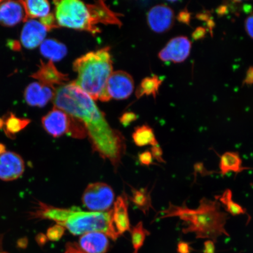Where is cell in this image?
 Instances as JSON below:
<instances>
[{"mask_svg":"<svg viewBox=\"0 0 253 253\" xmlns=\"http://www.w3.org/2000/svg\"><path fill=\"white\" fill-rule=\"evenodd\" d=\"M137 119V116L135 113L132 112H126L123 114L120 119V121L123 126H126L135 121Z\"/></svg>","mask_w":253,"mask_h":253,"instance_id":"836d02e7","label":"cell"},{"mask_svg":"<svg viewBox=\"0 0 253 253\" xmlns=\"http://www.w3.org/2000/svg\"><path fill=\"white\" fill-rule=\"evenodd\" d=\"M55 17L59 27L87 31L93 36L100 33L87 5L79 0L54 1Z\"/></svg>","mask_w":253,"mask_h":253,"instance_id":"5b68a950","label":"cell"},{"mask_svg":"<svg viewBox=\"0 0 253 253\" xmlns=\"http://www.w3.org/2000/svg\"><path fill=\"white\" fill-rule=\"evenodd\" d=\"M42 124L45 130L53 137L67 134L75 138L82 139L87 135L86 129L80 120L55 107L43 117Z\"/></svg>","mask_w":253,"mask_h":253,"instance_id":"8992f818","label":"cell"},{"mask_svg":"<svg viewBox=\"0 0 253 253\" xmlns=\"http://www.w3.org/2000/svg\"><path fill=\"white\" fill-rule=\"evenodd\" d=\"M6 152V147L4 144H3L0 142V156L3 154H4Z\"/></svg>","mask_w":253,"mask_h":253,"instance_id":"bcb514c9","label":"cell"},{"mask_svg":"<svg viewBox=\"0 0 253 253\" xmlns=\"http://www.w3.org/2000/svg\"><path fill=\"white\" fill-rule=\"evenodd\" d=\"M229 215L221 210V204L216 200L203 198L199 201L197 209L192 210L186 202L178 206L169 202V208L159 211L156 215L158 219L177 217L184 221L186 227L182 233H194L197 239H206L217 242L221 236H229L225 229Z\"/></svg>","mask_w":253,"mask_h":253,"instance_id":"7a4b0ae2","label":"cell"},{"mask_svg":"<svg viewBox=\"0 0 253 253\" xmlns=\"http://www.w3.org/2000/svg\"><path fill=\"white\" fill-rule=\"evenodd\" d=\"M132 196L131 200L135 207L141 210L145 214L149 211L150 209L154 210L152 205L151 192L148 191V188L136 189L131 188Z\"/></svg>","mask_w":253,"mask_h":253,"instance_id":"484cf974","label":"cell"},{"mask_svg":"<svg viewBox=\"0 0 253 253\" xmlns=\"http://www.w3.org/2000/svg\"><path fill=\"white\" fill-rule=\"evenodd\" d=\"M245 27L246 33L251 39H253V11L247 17Z\"/></svg>","mask_w":253,"mask_h":253,"instance_id":"d590c367","label":"cell"},{"mask_svg":"<svg viewBox=\"0 0 253 253\" xmlns=\"http://www.w3.org/2000/svg\"><path fill=\"white\" fill-rule=\"evenodd\" d=\"M36 240L38 245L41 247L45 245L47 241L46 236L43 233L38 234L36 237Z\"/></svg>","mask_w":253,"mask_h":253,"instance_id":"ee69618b","label":"cell"},{"mask_svg":"<svg viewBox=\"0 0 253 253\" xmlns=\"http://www.w3.org/2000/svg\"><path fill=\"white\" fill-rule=\"evenodd\" d=\"M4 119L0 118V129L4 128Z\"/></svg>","mask_w":253,"mask_h":253,"instance_id":"7dc6e473","label":"cell"},{"mask_svg":"<svg viewBox=\"0 0 253 253\" xmlns=\"http://www.w3.org/2000/svg\"><path fill=\"white\" fill-rule=\"evenodd\" d=\"M207 28L205 27H197L192 34V39L195 41L204 39L206 36H207Z\"/></svg>","mask_w":253,"mask_h":253,"instance_id":"e575fe53","label":"cell"},{"mask_svg":"<svg viewBox=\"0 0 253 253\" xmlns=\"http://www.w3.org/2000/svg\"><path fill=\"white\" fill-rule=\"evenodd\" d=\"M192 248L188 242L181 241L177 245V252L178 253H191Z\"/></svg>","mask_w":253,"mask_h":253,"instance_id":"8d00e7d4","label":"cell"},{"mask_svg":"<svg viewBox=\"0 0 253 253\" xmlns=\"http://www.w3.org/2000/svg\"><path fill=\"white\" fill-rule=\"evenodd\" d=\"M163 82V79L157 75L144 78L136 90V97L140 99L144 96H153L156 99Z\"/></svg>","mask_w":253,"mask_h":253,"instance_id":"7402d4cb","label":"cell"},{"mask_svg":"<svg viewBox=\"0 0 253 253\" xmlns=\"http://www.w3.org/2000/svg\"><path fill=\"white\" fill-rule=\"evenodd\" d=\"M65 253H86L82 251L79 248V246L76 243H68L66 245V249Z\"/></svg>","mask_w":253,"mask_h":253,"instance_id":"f35d334b","label":"cell"},{"mask_svg":"<svg viewBox=\"0 0 253 253\" xmlns=\"http://www.w3.org/2000/svg\"><path fill=\"white\" fill-rule=\"evenodd\" d=\"M115 199V193L105 183H90L84 190L82 202L88 210L95 212H104L109 210Z\"/></svg>","mask_w":253,"mask_h":253,"instance_id":"52a82bcc","label":"cell"},{"mask_svg":"<svg viewBox=\"0 0 253 253\" xmlns=\"http://www.w3.org/2000/svg\"><path fill=\"white\" fill-rule=\"evenodd\" d=\"M134 89L133 79L125 71L113 72L107 81L106 90L110 99H127L133 92Z\"/></svg>","mask_w":253,"mask_h":253,"instance_id":"ba28073f","label":"cell"},{"mask_svg":"<svg viewBox=\"0 0 253 253\" xmlns=\"http://www.w3.org/2000/svg\"><path fill=\"white\" fill-rule=\"evenodd\" d=\"M216 12L219 17H223L224 15L228 13L229 7L226 4L220 5L216 9Z\"/></svg>","mask_w":253,"mask_h":253,"instance_id":"7bdbcfd3","label":"cell"},{"mask_svg":"<svg viewBox=\"0 0 253 253\" xmlns=\"http://www.w3.org/2000/svg\"><path fill=\"white\" fill-rule=\"evenodd\" d=\"M253 84V66H251L246 72V77L243 82V86L248 85L251 86Z\"/></svg>","mask_w":253,"mask_h":253,"instance_id":"74e56055","label":"cell"},{"mask_svg":"<svg viewBox=\"0 0 253 253\" xmlns=\"http://www.w3.org/2000/svg\"><path fill=\"white\" fill-rule=\"evenodd\" d=\"M192 43L187 37L179 36L170 40L158 53V58L163 62L182 63L188 58Z\"/></svg>","mask_w":253,"mask_h":253,"instance_id":"9c48e42d","label":"cell"},{"mask_svg":"<svg viewBox=\"0 0 253 253\" xmlns=\"http://www.w3.org/2000/svg\"><path fill=\"white\" fill-rule=\"evenodd\" d=\"M27 20L23 1H7L0 2V24L13 27Z\"/></svg>","mask_w":253,"mask_h":253,"instance_id":"7c38bea8","label":"cell"},{"mask_svg":"<svg viewBox=\"0 0 253 253\" xmlns=\"http://www.w3.org/2000/svg\"><path fill=\"white\" fill-rule=\"evenodd\" d=\"M147 23L154 33H167L173 27L175 22V14L173 9L167 5L154 6L147 14Z\"/></svg>","mask_w":253,"mask_h":253,"instance_id":"30bf717a","label":"cell"},{"mask_svg":"<svg viewBox=\"0 0 253 253\" xmlns=\"http://www.w3.org/2000/svg\"><path fill=\"white\" fill-rule=\"evenodd\" d=\"M8 253L7 252H1V253Z\"/></svg>","mask_w":253,"mask_h":253,"instance_id":"c3c4849f","label":"cell"},{"mask_svg":"<svg viewBox=\"0 0 253 253\" xmlns=\"http://www.w3.org/2000/svg\"><path fill=\"white\" fill-rule=\"evenodd\" d=\"M47 30L43 25L34 20L26 21L22 30L21 42L25 48L33 49L41 45L45 40Z\"/></svg>","mask_w":253,"mask_h":253,"instance_id":"5bb4252c","label":"cell"},{"mask_svg":"<svg viewBox=\"0 0 253 253\" xmlns=\"http://www.w3.org/2000/svg\"><path fill=\"white\" fill-rule=\"evenodd\" d=\"M112 211L106 212L82 211L77 208H58L37 202L27 213L29 220H50L68 229L74 235L101 232L116 240L119 237L113 226Z\"/></svg>","mask_w":253,"mask_h":253,"instance_id":"3957f363","label":"cell"},{"mask_svg":"<svg viewBox=\"0 0 253 253\" xmlns=\"http://www.w3.org/2000/svg\"><path fill=\"white\" fill-rule=\"evenodd\" d=\"M194 171L193 175L194 176V183L197 181V177L198 174L202 176H209L212 175V174L216 173H219L215 170H209L206 169L204 166V164L202 163H196L194 166Z\"/></svg>","mask_w":253,"mask_h":253,"instance_id":"f1b7e54d","label":"cell"},{"mask_svg":"<svg viewBox=\"0 0 253 253\" xmlns=\"http://www.w3.org/2000/svg\"><path fill=\"white\" fill-rule=\"evenodd\" d=\"M7 46L12 50H14V51H20L21 49V44L17 41L8 40Z\"/></svg>","mask_w":253,"mask_h":253,"instance_id":"b9f144b4","label":"cell"},{"mask_svg":"<svg viewBox=\"0 0 253 253\" xmlns=\"http://www.w3.org/2000/svg\"><path fill=\"white\" fill-rule=\"evenodd\" d=\"M64 233V227L59 225V224H55L47 230L46 236L47 239L50 241L56 242L62 238Z\"/></svg>","mask_w":253,"mask_h":253,"instance_id":"83f0119b","label":"cell"},{"mask_svg":"<svg viewBox=\"0 0 253 253\" xmlns=\"http://www.w3.org/2000/svg\"><path fill=\"white\" fill-rule=\"evenodd\" d=\"M219 169V173L225 176L229 172L238 174L252 169L243 166V161L239 153L228 151L220 157Z\"/></svg>","mask_w":253,"mask_h":253,"instance_id":"d6986e66","label":"cell"},{"mask_svg":"<svg viewBox=\"0 0 253 253\" xmlns=\"http://www.w3.org/2000/svg\"><path fill=\"white\" fill-rule=\"evenodd\" d=\"M53 103L55 108L80 120L86 129L93 150L114 167H119L126 151L124 137L111 127L94 100L72 82L56 89Z\"/></svg>","mask_w":253,"mask_h":253,"instance_id":"6da1fadb","label":"cell"},{"mask_svg":"<svg viewBox=\"0 0 253 253\" xmlns=\"http://www.w3.org/2000/svg\"><path fill=\"white\" fill-rule=\"evenodd\" d=\"M191 18L192 14L186 7L180 11L176 17L179 23L188 25V26L191 24Z\"/></svg>","mask_w":253,"mask_h":253,"instance_id":"4dcf8cb0","label":"cell"},{"mask_svg":"<svg viewBox=\"0 0 253 253\" xmlns=\"http://www.w3.org/2000/svg\"><path fill=\"white\" fill-rule=\"evenodd\" d=\"M4 120V129L5 134L9 138L14 140L15 135L30 124L31 120L28 119L18 118L14 114L10 113Z\"/></svg>","mask_w":253,"mask_h":253,"instance_id":"cb8c5ba5","label":"cell"},{"mask_svg":"<svg viewBox=\"0 0 253 253\" xmlns=\"http://www.w3.org/2000/svg\"><path fill=\"white\" fill-rule=\"evenodd\" d=\"M40 52L49 61L58 62L67 54V47L63 43L55 39H47L40 45Z\"/></svg>","mask_w":253,"mask_h":253,"instance_id":"ffe728a7","label":"cell"},{"mask_svg":"<svg viewBox=\"0 0 253 253\" xmlns=\"http://www.w3.org/2000/svg\"><path fill=\"white\" fill-rule=\"evenodd\" d=\"M204 253H215L214 242L208 240L204 243Z\"/></svg>","mask_w":253,"mask_h":253,"instance_id":"ab89813d","label":"cell"},{"mask_svg":"<svg viewBox=\"0 0 253 253\" xmlns=\"http://www.w3.org/2000/svg\"><path fill=\"white\" fill-rule=\"evenodd\" d=\"M113 226L118 236L130 229L128 214V203L124 195L120 196L114 205L112 210Z\"/></svg>","mask_w":253,"mask_h":253,"instance_id":"e0dca14e","label":"cell"},{"mask_svg":"<svg viewBox=\"0 0 253 253\" xmlns=\"http://www.w3.org/2000/svg\"><path fill=\"white\" fill-rule=\"evenodd\" d=\"M132 137L135 144L138 147H144L146 145L153 147L159 145L153 128L147 125L135 128Z\"/></svg>","mask_w":253,"mask_h":253,"instance_id":"d4e9b609","label":"cell"},{"mask_svg":"<svg viewBox=\"0 0 253 253\" xmlns=\"http://www.w3.org/2000/svg\"><path fill=\"white\" fill-rule=\"evenodd\" d=\"M196 18L199 21L207 22L211 18V12L210 11H205L204 12H199V13L196 15Z\"/></svg>","mask_w":253,"mask_h":253,"instance_id":"60d3db41","label":"cell"},{"mask_svg":"<svg viewBox=\"0 0 253 253\" xmlns=\"http://www.w3.org/2000/svg\"><path fill=\"white\" fill-rule=\"evenodd\" d=\"M55 90L54 87L34 82L28 85L24 91L25 101L31 106L42 107L53 99Z\"/></svg>","mask_w":253,"mask_h":253,"instance_id":"4fadbf2b","label":"cell"},{"mask_svg":"<svg viewBox=\"0 0 253 253\" xmlns=\"http://www.w3.org/2000/svg\"><path fill=\"white\" fill-rule=\"evenodd\" d=\"M40 23L45 27L47 31L59 27L57 23L55 15L53 14H49L46 17L41 18Z\"/></svg>","mask_w":253,"mask_h":253,"instance_id":"f546056e","label":"cell"},{"mask_svg":"<svg viewBox=\"0 0 253 253\" xmlns=\"http://www.w3.org/2000/svg\"><path fill=\"white\" fill-rule=\"evenodd\" d=\"M28 245V239L27 237H21L17 240V248L21 249H25L27 248Z\"/></svg>","mask_w":253,"mask_h":253,"instance_id":"f6af8a7d","label":"cell"},{"mask_svg":"<svg viewBox=\"0 0 253 253\" xmlns=\"http://www.w3.org/2000/svg\"><path fill=\"white\" fill-rule=\"evenodd\" d=\"M232 191L229 189H227L222 194L215 196V200L217 201L220 204H222L225 208L227 212L230 213L233 216H239L241 214H247L248 216V223L251 220V216L248 213V211L241 205L236 203L233 200Z\"/></svg>","mask_w":253,"mask_h":253,"instance_id":"44dd1931","label":"cell"},{"mask_svg":"<svg viewBox=\"0 0 253 253\" xmlns=\"http://www.w3.org/2000/svg\"><path fill=\"white\" fill-rule=\"evenodd\" d=\"M78 77L75 84L94 100L108 102L107 81L113 73L109 47L90 52L75 60L73 64Z\"/></svg>","mask_w":253,"mask_h":253,"instance_id":"277c9868","label":"cell"},{"mask_svg":"<svg viewBox=\"0 0 253 253\" xmlns=\"http://www.w3.org/2000/svg\"><path fill=\"white\" fill-rule=\"evenodd\" d=\"M109 246L108 238L101 232L84 234L79 240V248L86 253H105Z\"/></svg>","mask_w":253,"mask_h":253,"instance_id":"2e32d148","label":"cell"},{"mask_svg":"<svg viewBox=\"0 0 253 253\" xmlns=\"http://www.w3.org/2000/svg\"><path fill=\"white\" fill-rule=\"evenodd\" d=\"M91 17L95 24H110L121 27L122 21L120 20V15L110 9L104 2L96 1L94 4H87Z\"/></svg>","mask_w":253,"mask_h":253,"instance_id":"ac0fdd59","label":"cell"},{"mask_svg":"<svg viewBox=\"0 0 253 253\" xmlns=\"http://www.w3.org/2000/svg\"><path fill=\"white\" fill-rule=\"evenodd\" d=\"M153 157L150 151H145L138 156V160L141 165L149 167L153 164Z\"/></svg>","mask_w":253,"mask_h":253,"instance_id":"1f68e13d","label":"cell"},{"mask_svg":"<svg viewBox=\"0 0 253 253\" xmlns=\"http://www.w3.org/2000/svg\"><path fill=\"white\" fill-rule=\"evenodd\" d=\"M27 18H42L49 14L50 6L46 0H27L23 1Z\"/></svg>","mask_w":253,"mask_h":253,"instance_id":"603a6c76","label":"cell"},{"mask_svg":"<svg viewBox=\"0 0 253 253\" xmlns=\"http://www.w3.org/2000/svg\"><path fill=\"white\" fill-rule=\"evenodd\" d=\"M1 2V1H0V2Z\"/></svg>","mask_w":253,"mask_h":253,"instance_id":"681fc988","label":"cell"},{"mask_svg":"<svg viewBox=\"0 0 253 253\" xmlns=\"http://www.w3.org/2000/svg\"><path fill=\"white\" fill-rule=\"evenodd\" d=\"M31 77L37 79L40 83L53 86L55 84H65L69 81L68 76L59 71L52 61H41L39 69Z\"/></svg>","mask_w":253,"mask_h":253,"instance_id":"9a60e30c","label":"cell"},{"mask_svg":"<svg viewBox=\"0 0 253 253\" xmlns=\"http://www.w3.org/2000/svg\"><path fill=\"white\" fill-rule=\"evenodd\" d=\"M150 151L154 159L157 161L158 163H166L165 160L163 158V151L162 148H161L159 145L152 147Z\"/></svg>","mask_w":253,"mask_h":253,"instance_id":"d6a6232c","label":"cell"},{"mask_svg":"<svg viewBox=\"0 0 253 253\" xmlns=\"http://www.w3.org/2000/svg\"><path fill=\"white\" fill-rule=\"evenodd\" d=\"M25 163L20 155L12 151H6L0 156V179L12 181L23 175Z\"/></svg>","mask_w":253,"mask_h":253,"instance_id":"8fae6325","label":"cell"},{"mask_svg":"<svg viewBox=\"0 0 253 253\" xmlns=\"http://www.w3.org/2000/svg\"><path fill=\"white\" fill-rule=\"evenodd\" d=\"M150 232L144 229L143 223L140 221L137 225L131 230V238L132 246H133L134 253H138L142 246H143L145 238L150 235Z\"/></svg>","mask_w":253,"mask_h":253,"instance_id":"4316f807","label":"cell"}]
</instances>
